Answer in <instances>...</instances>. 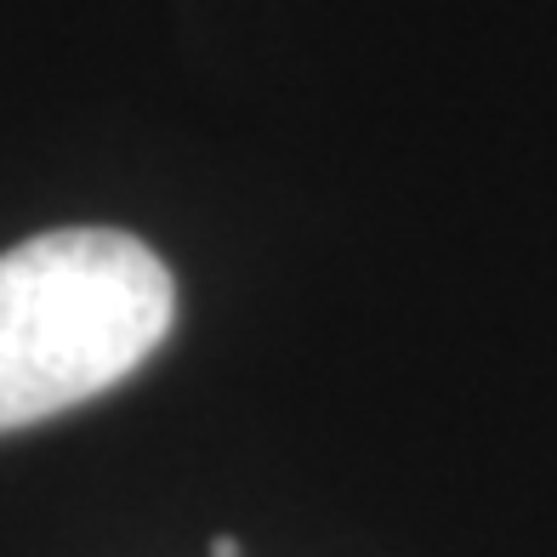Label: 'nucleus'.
<instances>
[{
	"label": "nucleus",
	"instance_id": "1",
	"mask_svg": "<svg viewBox=\"0 0 557 557\" xmlns=\"http://www.w3.org/2000/svg\"><path fill=\"white\" fill-rule=\"evenodd\" d=\"M171 319V268L120 227H58L0 250V433L120 387Z\"/></svg>",
	"mask_w": 557,
	"mask_h": 557
},
{
	"label": "nucleus",
	"instance_id": "2",
	"mask_svg": "<svg viewBox=\"0 0 557 557\" xmlns=\"http://www.w3.org/2000/svg\"><path fill=\"white\" fill-rule=\"evenodd\" d=\"M211 557H239V541H227V535H216V541H211Z\"/></svg>",
	"mask_w": 557,
	"mask_h": 557
}]
</instances>
